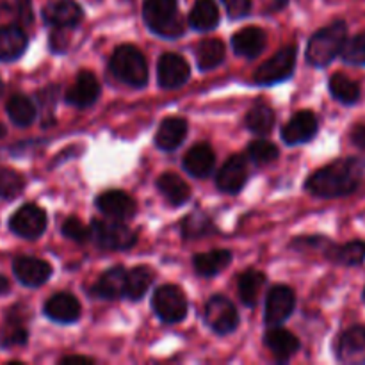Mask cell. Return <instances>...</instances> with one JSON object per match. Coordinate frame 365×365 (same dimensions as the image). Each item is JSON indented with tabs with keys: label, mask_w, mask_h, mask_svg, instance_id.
<instances>
[{
	"label": "cell",
	"mask_w": 365,
	"mask_h": 365,
	"mask_svg": "<svg viewBox=\"0 0 365 365\" xmlns=\"http://www.w3.org/2000/svg\"><path fill=\"white\" fill-rule=\"evenodd\" d=\"M189 24L196 31H212L220 24V9L214 0H196L189 13Z\"/></svg>",
	"instance_id": "obj_28"
},
{
	"label": "cell",
	"mask_w": 365,
	"mask_h": 365,
	"mask_svg": "<svg viewBox=\"0 0 365 365\" xmlns=\"http://www.w3.org/2000/svg\"><path fill=\"white\" fill-rule=\"evenodd\" d=\"M13 271L16 280L27 287H39L52 274L50 264L34 257H18L13 262Z\"/></svg>",
	"instance_id": "obj_12"
},
{
	"label": "cell",
	"mask_w": 365,
	"mask_h": 365,
	"mask_svg": "<svg viewBox=\"0 0 365 365\" xmlns=\"http://www.w3.org/2000/svg\"><path fill=\"white\" fill-rule=\"evenodd\" d=\"M337 359L346 365L365 364V328L353 327L341 335L337 344Z\"/></svg>",
	"instance_id": "obj_13"
},
{
	"label": "cell",
	"mask_w": 365,
	"mask_h": 365,
	"mask_svg": "<svg viewBox=\"0 0 365 365\" xmlns=\"http://www.w3.org/2000/svg\"><path fill=\"white\" fill-rule=\"evenodd\" d=\"M334 260L344 266H359L365 260V242L355 241L341 246L334 252Z\"/></svg>",
	"instance_id": "obj_37"
},
{
	"label": "cell",
	"mask_w": 365,
	"mask_h": 365,
	"mask_svg": "<svg viewBox=\"0 0 365 365\" xmlns=\"http://www.w3.org/2000/svg\"><path fill=\"white\" fill-rule=\"evenodd\" d=\"M342 59L355 66H365V32L348 39L342 48Z\"/></svg>",
	"instance_id": "obj_38"
},
{
	"label": "cell",
	"mask_w": 365,
	"mask_h": 365,
	"mask_svg": "<svg viewBox=\"0 0 365 365\" xmlns=\"http://www.w3.org/2000/svg\"><path fill=\"white\" fill-rule=\"evenodd\" d=\"M109 68L116 78L132 88H145L148 82V63L134 45H121L114 50Z\"/></svg>",
	"instance_id": "obj_4"
},
{
	"label": "cell",
	"mask_w": 365,
	"mask_h": 365,
	"mask_svg": "<svg viewBox=\"0 0 365 365\" xmlns=\"http://www.w3.org/2000/svg\"><path fill=\"white\" fill-rule=\"evenodd\" d=\"M91 237L103 250H128L135 245V234L118 221L93 220Z\"/></svg>",
	"instance_id": "obj_5"
},
{
	"label": "cell",
	"mask_w": 365,
	"mask_h": 365,
	"mask_svg": "<svg viewBox=\"0 0 365 365\" xmlns=\"http://www.w3.org/2000/svg\"><path fill=\"white\" fill-rule=\"evenodd\" d=\"M364 299H365V289H364Z\"/></svg>",
	"instance_id": "obj_49"
},
{
	"label": "cell",
	"mask_w": 365,
	"mask_h": 365,
	"mask_svg": "<svg viewBox=\"0 0 365 365\" xmlns=\"http://www.w3.org/2000/svg\"><path fill=\"white\" fill-rule=\"evenodd\" d=\"M125 284H127V271L121 266L110 267L98 278L93 287V294L106 299H116L125 296Z\"/></svg>",
	"instance_id": "obj_24"
},
{
	"label": "cell",
	"mask_w": 365,
	"mask_h": 365,
	"mask_svg": "<svg viewBox=\"0 0 365 365\" xmlns=\"http://www.w3.org/2000/svg\"><path fill=\"white\" fill-rule=\"evenodd\" d=\"M346 41H348V27L344 21H335L310 38L307 45V61L316 68L328 66L339 53H342Z\"/></svg>",
	"instance_id": "obj_2"
},
{
	"label": "cell",
	"mask_w": 365,
	"mask_h": 365,
	"mask_svg": "<svg viewBox=\"0 0 365 365\" xmlns=\"http://www.w3.org/2000/svg\"><path fill=\"white\" fill-rule=\"evenodd\" d=\"M6 135V127H4L2 123H0V138H4Z\"/></svg>",
	"instance_id": "obj_47"
},
{
	"label": "cell",
	"mask_w": 365,
	"mask_h": 365,
	"mask_svg": "<svg viewBox=\"0 0 365 365\" xmlns=\"http://www.w3.org/2000/svg\"><path fill=\"white\" fill-rule=\"evenodd\" d=\"M63 234L64 237L71 239V241L84 242L91 239V227L86 228L77 217H68L63 223Z\"/></svg>",
	"instance_id": "obj_41"
},
{
	"label": "cell",
	"mask_w": 365,
	"mask_h": 365,
	"mask_svg": "<svg viewBox=\"0 0 365 365\" xmlns=\"http://www.w3.org/2000/svg\"><path fill=\"white\" fill-rule=\"evenodd\" d=\"M351 141L359 148L365 150V125H356L351 132Z\"/></svg>",
	"instance_id": "obj_44"
},
{
	"label": "cell",
	"mask_w": 365,
	"mask_h": 365,
	"mask_svg": "<svg viewBox=\"0 0 365 365\" xmlns=\"http://www.w3.org/2000/svg\"><path fill=\"white\" fill-rule=\"evenodd\" d=\"M9 228L13 234L24 239H38L46 228V214L41 207L34 203L20 207L16 212L11 216Z\"/></svg>",
	"instance_id": "obj_8"
},
{
	"label": "cell",
	"mask_w": 365,
	"mask_h": 365,
	"mask_svg": "<svg viewBox=\"0 0 365 365\" xmlns=\"http://www.w3.org/2000/svg\"><path fill=\"white\" fill-rule=\"evenodd\" d=\"M43 18H45L46 24L56 29L77 27L78 21L82 20V9L73 0H57V2L48 4L45 7Z\"/></svg>",
	"instance_id": "obj_19"
},
{
	"label": "cell",
	"mask_w": 365,
	"mask_h": 365,
	"mask_svg": "<svg viewBox=\"0 0 365 365\" xmlns=\"http://www.w3.org/2000/svg\"><path fill=\"white\" fill-rule=\"evenodd\" d=\"M189 75H191V68L187 61L178 53H164L157 64V78H159L160 88H180L189 81Z\"/></svg>",
	"instance_id": "obj_11"
},
{
	"label": "cell",
	"mask_w": 365,
	"mask_h": 365,
	"mask_svg": "<svg viewBox=\"0 0 365 365\" xmlns=\"http://www.w3.org/2000/svg\"><path fill=\"white\" fill-rule=\"evenodd\" d=\"M100 96V84L96 81L95 75L91 71H81L77 75V81L75 84L68 89L66 93V102L70 106L78 107V109H86V107H91L93 103L98 100Z\"/></svg>",
	"instance_id": "obj_16"
},
{
	"label": "cell",
	"mask_w": 365,
	"mask_h": 365,
	"mask_svg": "<svg viewBox=\"0 0 365 365\" xmlns=\"http://www.w3.org/2000/svg\"><path fill=\"white\" fill-rule=\"evenodd\" d=\"M152 305L159 319L164 323H180L187 316V298L177 285H163L157 289Z\"/></svg>",
	"instance_id": "obj_6"
},
{
	"label": "cell",
	"mask_w": 365,
	"mask_h": 365,
	"mask_svg": "<svg viewBox=\"0 0 365 365\" xmlns=\"http://www.w3.org/2000/svg\"><path fill=\"white\" fill-rule=\"evenodd\" d=\"M63 364H73V362H78V364H93L91 359H86V356H64L63 360H61Z\"/></svg>",
	"instance_id": "obj_45"
},
{
	"label": "cell",
	"mask_w": 365,
	"mask_h": 365,
	"mask_svg": "<svg viewBox=\"0 0 365 365\" xmlns=\"http://www.w3.org/2000/svg\"><path fill=\"white\" fill-rule=\"evenodd\" d=\"M214 164H216V155H214V150L207 143H200V145L192 146L184 157L185 171L196 178L210 177Z\"/></svg>",
	"instance_id": "obj_20"
},
{
	"label": "cell",
	"mask_w": 365,
	"mask_h": 365,
	"mask_svg": "<svg viewBox=\"0 0 365 365\" xmlns=\"http://www.w3.org/2000/svg\"><path fill=\"white\" fill-rule=\"evenodd\" d=\"M246 127L253 132V134L266 135L273 130L274 121H277V116H274V110L271 109L267 103H257L246 114Z\"/></svg>",
	"instance_id": "obj_31"
},
{
	"label": "cell",
	"mask_w": 365,
	"mask_h": 365,
	"mask_svg": "<svg viewBox=\"0 0 365 365\" xmlns=\"http://www.w3.org/2000/svg\"><path fill=\"white\" fill-rule=\"evenodd\" d=\"M0 9L13 13L21 24H31L32 21L31 0H0Z\"/></svg>",
	"instance_id": "obj_40"
},
{
	"label": "cell",
	"mask_w": 365,
	"mask_h": 365,
	"mask_svg": "<svg viewBox=\"0 0 365 365\" xmlns=\"http://www.w3.org/2000/svg\"><path fill=\"white\" fill-rule=\"evenodd\" d=\"M24 191V178L13 170H0V196L6 200L16 198Z\"/></svg>",
	"instance_id": "obj_39"
},
{
	"label": "cell",
	"mask_w": 365,
	"mask_h": 365,
	"mask_svg": "<svg viewBox=\"0 0 365 365\" xmlns=\"http://www.w3.org/2000/svg\"><path fill=\"white\" fill-rule=\"evenodd\" d=\"M317 134V118L310 110L294 114L282 128V138L287 145H302L310 141Z\"/></svg>",
	"instance_id": "obj_15"
},
{
	"label": "cell",
	"mask_w": 365,
	"mask_h": 365,
	"mask_svg": "<svg viewBox=\"0 0 365 365\" xmlns=\"http://www.w3.org/2000/svg\"><path fill=\"white\" fill-rule=\"evenodd\" d=\"M296 66V46L289 45L278 50L269 61L262 64L253 75V81L260 86L277 84V82L287 81L294 73Z\"/></svg>",
	"instance_id": "obj_7"
},
{
	"label": "cell",
	"mask_w": 365,
	"mask_h": 365,
	"mask_svg": "<svg viewBox=\"0 0 365 365\" xmlns=\"http://www.w3.org/2000/svg\"><path fill=\"white\" fill-rule=\"evenodd\" d=\"M232 262V252L228 250H212V252L200 253L195 255L192 264H195V271L200 277H216L221 271L227 269Z\"/></svg>",
	"instance_id": "obj_26"
},
{
	"label": "cell",
	"mask_w": 365,
	"mask_h": 365,
	"mask_svg": "<svg viewBox=\"0 0 365 365\" xmlns=\"http://www.w3.org/2000/svg\"><path fill=\"white\" fill-rule=\"evenodd\" d=\"M230 18H242L252 9V0H221Z\"/></svg>",
	"instance_id": "obj_42"
},
{
	"label": "cell",
	"mask_w": 365,
	"mask_h": 365,
	"mask_svg": "<svg viewBox=\"0 0 365 365\" xmlns=\"http://www.w3.org/2000/svg\"><path fill=\"white\" fill-rule=\"evenodd\" d=\"M266 346L269 348V351L277 356L280 362L291 359L299 348V341L294 337V334H291L285 328H273L266 334Z\"/></svg>",
	"instance_id": "obj_25"
},
{
	"label": "cell",
	"mask_w": 365,
	"mask_h": 365,
	"mask_svg": "<svg viewBox=\"0 0 365 365\" xmlns=\"http://www.w3.org/2000/svg\"><path fill=\"white\" fill-rule=\"evenodd\" d=\"M296 298L294 292L287 285H274L273 289H269L266 299V323L269 327H280L284 321H287V317L291 316L292 310H294Z\"/></svg>",
	"instance_id": "obj_10"
},
{
	"label": "cell",
	"mask_w": 365,
	"mask_h": 365,
	"mask_svg": "<svg viewBox=\"0 0 365 365\" xmlns=\"http://www.w3.org/2000/svg\"><path fill=\"white\" fill-rule=\"evenodd\" d=\"M27 34L18 25L0 27V61H16L27 48Z\"/></svg>",
	"instance_id": "obj_21"
},
{
	"label": "cell",
	"mask_w": 365,
	"mask_h": 365,
	"mask_svg": "<svg viewBox=\"0 0 365 365\" xmlns=\"http://www.w3.org/2000/svg\"><path fill=\"white\" fill-rule=\"evenodd\" d=\"M362 177V168L356 160H337L330 166L317 170L307 180V191L321 198H337L348 196L356 191Z\"/></svg>",
	"instance_id": "obj_1"
},
{
	"label": "cell",
	"mask_w": 365,
	"mask_h": 365,
	"mask_svg": "<svg viewBox=\"0 0 365 365\" xmlns=\"http://www.w3.org/2000/svg\"><path fill=\"white\" fill-rule=\"evenodd\" d=\"M66 46L68 38L64 34V29H56V32H52V36H50V48L53 52H63V50H66Z\"/></svg>",
	"instance_id": "obj_43"
},
{
	"label": "cell",
	"mask_w": 365,
	"mask_h": 365,
	"mask_svg": "<svg viewBox=\"0 0 365 365\" xmlns=\"http://www.w3.org/2000/svg\"><path fill=\"white\" fill-rule=\"evenodd\" d=\"M2 91H4V84H2V81H0V95H2Z\"/></svg>",
	"instance_id": "obj_48"
},
{
	"label": "cell",
	"mask_w": 365,
	"mask_h": 365,
	"mask_svg": "<svg viewBox=\"0 0 365 365\" xmlns=\"http://www.w3.org/2000/svg\"><path fill=\"white\" fill-rule=\"evenodd\" d=\"M96 207L113 220H130L138 210L135 200L125 191H107L98 196Z\"/></svg>",
	"instance_id": "obj_17"
},
{
	"label": "cell",
	"mask_w": 365,
	"mask_h": 365,
	"mask_svg": "<svg viewBox=\"0 0 365 365\" xmlns=\"http://www.w3.org/2000/svg\"><path fill=\"white\" fill-rule=\"evenodd\" d=\"M248 180V164L241 155H232L217 173V187L227 195H235Z\"/></svg>",
	"instance_id": "obj_14"
},
{
	"label": "cell",
	"mask_w": 365,
	"mask_h": 365,
	"mask_svg": "<svg viewBox=\"0 0 365 365\" xmlns=\"http://www.w3.org/2000/svg\"><path fill=\"white\" fill-rule=\"evenodd\" d=\"M266 32L259 27L241 29V31L235 32L234 38H232V46H234L235 53L250 57V59L259 56V53L266 48Z\"/></svg>",
	"instance_id": "obj_23"
},
{
	"label": "cell",
	"mask_w": 365,
	"mask_h": 365,
	"mask_svg": "<svg viewBox=\"0 0 365 365\" xmlns=\"http://www.w3.org/2000/svg\"><path fill=\"white\" fill-rule=\"evenodd\" d=\"M225 45L220 39H203L196 48V63H198L200 70L207 71L212 68L220 66L225 61Z\"/></svg>",
	"instance_id": "obj_30"
},
{
	"label": "cell",
	"mask_w": 365,
	"mask_h": 365,
	"mask_svg": "<svg viewBox=\"0 0 365 365\" xmlns=\"http://www.w3.org/2000/svg\"><path fill=\"white\" fill-rule=\"evenodd\" d=\"M187 135V121L182 118H166L155 135V145L164 152H173L184 143Z\"/></svg>",
	"instance_id": "obj_22"
},
{
	"label": "cell",
	"mask_w": 365,
	"mask_h": 365,
	"mask_svg": "<svg viewBox=\"0 0 365 365\" xmlns=\"http://www.w3.org/2000/svg\"><path fill=\"white\" fill-rule=\"evenodd\" d=\"M7 116L18 127H29L36 120V107L27 96L14 95L7 102Z\"/></svg>",
	"instance_id": "obj_33"
},
{
	"label": "cell",
	"mask_w": 365,
	"mask_h": 365,
	"mask_svg": "<svg viewBox=\"0 0 365 365\" xmlns=\"http://www.w3.org/2000/svg\"><path fill=\"white\" fill-rule=\"evenodd\" d=\"M205 321L216 334H232L239 324L237 309L225 296H214L205 307Z\"/></svg>",
	"instance_id": "obj_9"
},
{
	"label": "cell",
	"mask_w": 365,
	"mask_h": 365,
	"mask_svg": "<svg viewBox=\"0 0 365 365\" xmlns=\"http://www.w3.org/2000/svg\"><path fill=\"white\" fill-rule=\"evenodd\" d=\"M330 91L335 100L346 103V106L356 103L360 98V86L356 82H353L349 77H346L344 73L331 75Z\"/></svg>",
	"instance_id": "obj_34"
},
{
	"label": "cell",
	"mask_w": 365,
	"mask_h": 365,
	"mask_svg": "<svg viewBox=\"0 0 365 365\" xmlns=\"http://www.w3.org/2000/svg\"><path fill=\"white\" fill-rule=\"evenodd\" d=\"M157 187L171 205H184L191 196V187L175 173L160 175L157 180Z\"/></svg>",
	"instance_id": "obj_29"
},
{
	"label": "cell",
	"mask_w": 365,
	"mask_h": 365,
	"mask_svg": "<svg viewBox=\"0 0 365 365\" xmlns=\"http://www.w3.org/2000/svg\"><path fill=\"white\" fill-rule=\"evenodd\" d=\"M143 18L160 38L175 39L185 32L184 18L178 14L177 0H145Z\"/></svg>",
	"instance_id": "obj_3"
},
{
	"label": "cell",
	"mask_w": 365,
	"mask_h": 365,
	"mask_svg": "<svg viewBox=\"0 0 365 365\" xmlns=\"http://www.w3.org/2000/svg\"><path fill=\"white\" fill-rule=\"evenodd\" d=\"M7 291H9V280L0 274V294H4V292H7Z\"/></svg>",
	"instance_id": "obj_46"
},
{
	"label": "cell",
	"mask_w": 365,
	"mask_h": 365,
	"mask_svg": "<svg viewBox=\"0 0 365 365\" xmlns=\"http://www.w3.org/2000/svg\"><path fill=\"white\" fill-rule=\"evenodd\" d=\"M45 314L48 319L56 321V323H75L81 317V303L70 292H59L45 303Z\"/></svg>",
	"instance_id": "obj_18"
},
{
	"label": "cell",
	"mask_w": 365,
	"mask_h": 365,
	"mask_svg": "<svg viewBox=\"0 0 365 365\" xmlns=\"http://www.w3.org/2000/svg\"><path fill=\"white\" fill-rule=\"evenodd\" d=\"M153 280V271L146 266H138L127 271V284H125V296L134 302L141 299L146 294Z\"/></svg>",
	"instance_id": "obj_32"
},
{
	"label": "cell",
	"mask_w": 365,
	"mask_h": 365,
	"mask_svg": "<svg viewBox=\"0 0 365 365\" xmlns=\"http://www.w3.org/2000/svg\"><path fill=\"white\" fill-rule=\"evenodd\" d=\"M264 287H266V274L260 271L248 269L239 277V298L246 307H255L259 303Z\"/></svg>",
	"instance_id": "obj_27"
},
{
	"label": "cell",
	"mask_w": 365,
	"mask_h": 365,
	"mask_svg": "<svg viewBox=\"0 0 365 365\" xmlns=\"http://www.w3.org/2000/svg\"><path fill=\"white\" fill-rule=\"evenodd\" d=\"M278 153L280 152H278L277 145H273V143L267 141V139H257V141L250 143L248 146L250 159H252L255 164H259V166L277 160Z\"/></svg>",
	"instance_id": "obj_36"
},
{
	"label": "cell",
	"mask_w": 365,
	"mask_h": 365,
	"mask_svg": "<svg viewBox=\"0 0 365 365\" xmlns=\"http://www.w3.org/2000/svg\"><path fill=\"white\" fill-rule=\"evenodd\" d=\"M214 232V225L203 212H192L182 221V235L187 239H198Z\"/></svg>",
	"instance_id": "obj_35"
}]
</instances>
